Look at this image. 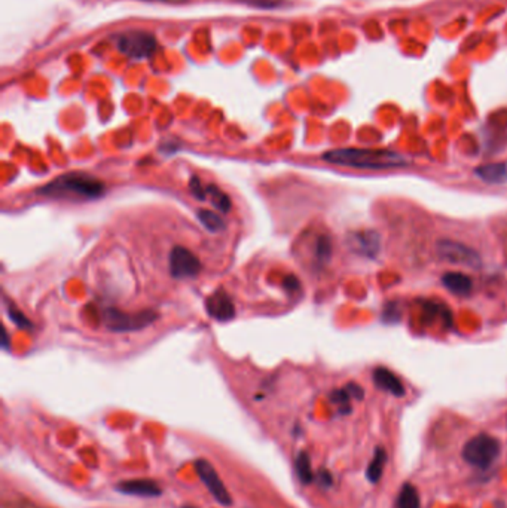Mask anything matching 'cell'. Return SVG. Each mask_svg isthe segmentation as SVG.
Instances as JSON below:
<instances>
[{
  "mask_svg": "<svg viewBox=\"0 0 507 508\" xmlns=\"http://www.w3.org/2000/svg\"><path fill=\"white\" fill-rule=\"evenodd\" d=\"M329 164L363 168V170H391L409 165L406 156L387 149H337L323 155Z\"/></svg>",
  "mask_w": 507,
  "mask_h": 508,
  "instance_id": "1",
  "label": "cell"
},
{
  "mask_svg": "<svg viewBox=\"0 0 507 508\" xmlns=\"http://www.w3.org/2000/svg\"><path fill=\"white\" fill-rule=\"evenodd\" d=\"M46 197H77V198H96L103 192V186L96 179L79 174H69L60 177L50 186L43 189Z\"/></svg>",
  "mask_w": 507,
  "mask_h": 508,
  "instance_id": "2",
  "label": "cell"
},
{
  "mask_svg": "<svg viewBox=\"0 0 507 508\" xmlns=\"http://www.w3.org/2000/svg\"><path fill=\"white\" fill-rule=\"evenodd\" d=\"M501 453L500 441L489 434H478L471 437L463 448L464 461L479 470L493 467Z\"/></svg>",
  "mask_w": 507,
  "mask_h": 508,
  "instance_id": "3",
  "label": "cell"
},
{
  "mask_svg": "<svg viewBox=\"0 0 507 508\" xmlns=\"http://www.w3.org/2000/svg\"><path fill=\"white\" fill-rule=\"evenodd\" d=\"M436 250L443 260L451 263L463 265L471 269H479L482 265L479 253L463 243H457L452 240H440L437 243Z\"/></svg>",
  "mask_w": 507,
  "mask_h": 508,
  "instance_id": "4",
  "label": "cell"
},
{
  "mask_svg": "<svg viewBox=\"0 0 507 508\" xmlns=\"http://www.w3.org/2000/svg\"><path fill=\"white\" fill-rule=\"evenodd\" d=\"M195 470H197V474L201 479V482L205 485V487L209 489V492L219 504H222V505L232 504L231 494L225 487L224 482H222V479L219 477V474L214 470V467L207 461V459H198V461L195 463Z\"/></svg>",
  "mask_w": 507,
  "mask_h": 508,
  "instance_id": "5",
  "label": "cell"
},
{
  "mask_svg": "<svg viewBox=\"0 0 507 508\" xmlns=\"http://www.w3.org/2000/svg\"><path fill=\"white\" fill-rule=\"evenodd\" d=\"M170 271L176 278H191L200 274L201 263L189 250L176 248L170 256Z\"/></svg>",
  "mask_w": 507,
  "mask_h": 508,
  "instance_id": "6",
  "label": "cell"
},
{
  "mask_svg": "<svg viewBox=\"0 0 507 508\" xmlns=\"http://www.w3.org/2000/svg\"><path fill=\"white\" fill-rule=\"evenodd\" d=\"M155 39L146 33H129L119 38V50L133 58H143L155 51Z\"/></svg>",
  "mask_w": 507,
  "mask_h": 508,
  "instance_id": "7",
  "label": "cell"
},
{
  "mask_svg": "<svg viewBox=\"0 0 507 508\" xmlns=\"http://www.w3.org/2000/svg\"><path fill=\"white\" fill-rule=\"evenodd\" d=\"M116 489L125 495L143 497V498H156L163 494L161 486L158 482L151 479H133L124 480L116 485Z\"/></svg>",
  "mask_w": 507,
  "mask_h": 508,
  "instance_id": "8",
  "label": "cell"
},
{
  "mask_svg": "<svg viewBox=\"0 0 507 508\" xmlns=\"http://www.w3.org/2000/svg\"><path fill=\"white\" fill-rule=\"evenodd\" d=\"M374 382L379 390L387 391L394 397H403L406 394L402 380L386 368H376L374 370Z\"/></svg>",
  "mask_w": 507,
  "mask_h": 508,
  "instance_id": "9",
  "label": "cell"
},
{
  "mask_svg": "<svg viewBox=\"0 0 507 508\" xmlns=\"http://www.w3.org/2000/svg\"><path fill=\"white\" fill-rule=\"evenodd\" d=\"M353 247L363 256L375 258L379 250V235L374 231H363L353 235Z\"/></svg>",
  "mask_w": 507,
  "mask_h": 508,
  "instance_id": "10",
  "label": "cell"
},
{
  "mask_svg": "<svg viewBox=\"0 0 507 508\" xmlns=\"http://www.w3.org/2000/svg\"><path fill=\"white\" fill-rule=\"evenodd\" d=\"M442 282L451 293H454L457 296H469L471 292V287H473L471 280L462 272L443 274Z\"/></svg>",
  "mask_w": 507,
  "mask_h": 508,
  "instance_id": "11",
  "label": "cell"
},
{
  "mask_svg": "<svg viewBox=\"0 0 507 508\" xmlns=\"http://www.w3.org/2000/svg\"><path fill=\"white\" fill-rule=\"evenodd\" d=\"M476 176L489 184H500L507 180V164H486L476 168Z\"/></svg>",
  "mask_w": 507,
  "mask_h": 508,
  "instance_id": "12",
  "label": "cell"
},
{
  "mask_svg": "<svg viewBox=\"0 0 507 508\" xmlns=\"http://www.w3.org/2000/svg\"><path fill=\"white\" fill-rule=\"evenodd\" d=\"M387 452L384 448H376L375 452H374V456L371 459V463L366 468V477L371 483L376 485L379 480H381V477L384 475V470H386V465H387Z\"/></svg>",
  "mask_w": 507,
  "mask_h": 508,
  "instance_id": "13",
  "label": "cell"
},
{
  "mask_svg": "<svg viewBox=\"0 0 507 508\" xmlns=\"http://www.w3.org/2000/svg\"><path fill=\"white\" fill-rule=\"evenodd\" d=\"M396 508H421L418 489L412 483H405L396 499Z\"/></svg>",
  "mask_w": 507,
  "mask_h": 508,
  "instance_id": "14",
  "label": "cell"
},
{
  "mask_svg": "<svg viewBox=\"0 0 507 508\" xmlns=\"http://www.w3.org/2000/svg\"><path fill=\"white\" fill-rule=\"evenodd\" d=\"M295 468H296V474H298V477H299L300 483L310 485V483L314 482L315 474H314V471H312L311 459H310V456H308L307 452H300V453L296 456Z\"/></svg>",
  "mask_w": 507,
  "mask_h": 508,
  "instance_id": "15",
  "label": "cell"
},
{
  "mask_svg": "<svg viewBox=\"0 0 507 508\" xmlns=\"http://www.w3.org/2000/svg\"><path fill=\"white\" fill-rule=\"evenodd\" d=\"M210 312L212 315H214L216 319L219 320H227V319H231L232 314H234V308H232V304L231 302H228L227 297H220V296H214L212 300H210Z\"/></svg>",
  "mask_w": 507,
  "mask_h": 508,
  "instance_id": "16",
  "label": "cell"
},
{
  "mask_svg": "<svg viewBox=\"0 0 507 508\" xmlns=\"http://www.w3.org/2000/svg\"><path fill=\"white\" fill-rule=\"evenodd\" d=\"M351 399H353V397L350 395V392L347 391V388L337 390V391H334L330 394V400L339 406L341 414H350V412H351L350 400Z\"/></svg>",
  "mask_w": 507,
  "mask_h": 508,
  "instance_id": "17",
  "label": "cell"
},
{
  "mask_svg": "<svg viewBox=\"0 0 507 508\" xmlns=\"http://www.w3.org/2000/svg\"><path fill=\"white\" fill-rule=\"evenodd\" d=\"M314 480L319 483L320 486H323V487H330L332 485H334V477H332L330 471H327L325 468L315 473V479Z\"/></svg>",
  "mask_w": 507,
  "mask_h": 508,
  "instance_id": "18",
  "label": "cell"
},
{
  "mask_svg": "<svg viewBox=\"0 0 507 508\" xmlns=\"http://www.w3.org/2000/svg\"><path fill=\"white\" fill-rule=\"evenodd\" d=\"M201 217H202V220H204V223L207 225V226H210V228H213V229H216V228H219V226H224V225H222V221L219 220V217L214 216V214L210 213V211H202Z\"/></svg>",
  "mask_w": 507,
  "mask_h": 508,
  "instance_id": "19",
  "label": "cell"
},
{
  "mask_svg": "<svg viewBox=\"0 0 507 508\" xmlns=\"http://www.w3.org/2000/svg\"><path fill=\"white\" fill-rule=\"evenodd\" d=\"M317 254H319L320 259H329L330 256V243L329 240H326V238H322V240L319 241V244H317Z\"/></svg>",
  "mask_w": 507,
  "mask_h": 508,
  "instance_id": "20",
  "label": "cell"
},
{
  "mask_svg": "<svg viewBox=\"0 0 507 508\" xmlns=\"http://www.w3.org/2000/svg\"><path fill=\"white\" fill-rule=\"evenodd\" d=\"M345 388H347L348 392H350V395L353 397V399H356V400H361L364 397V391L357 384H348Z\"/></svg>",
  "mask_w": 507,
  "mask_h": 508,
  "instance_id": "21",
  "label": "cell"
},
{
  "mask_svg": "<svg viewBox=\"0 0 507 508\" xmlns=\"http://www.w3.org/2000/svg\"><path fill=\"white\" fill-rule=\"evenodd\" d=\"M183 508H194V507H183Z\"/></svg>",
  "mask_w": 507,
  "mask_h": 508,
  "instance_id": "22",
  "label": "cell"
}]
</instances>
